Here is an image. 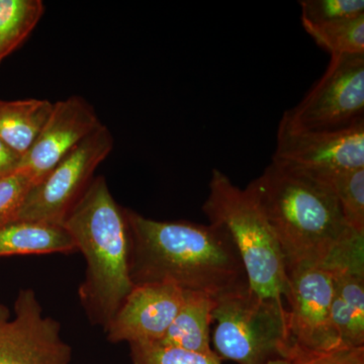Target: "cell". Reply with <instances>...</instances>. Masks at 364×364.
<instances>
[{"label": "cell", "mask_w": 364, "mask_h": 364, "mask_svg": "<svg viewBox=\"0 0 364 364\" xmlns=\"http://www.w3.org/2000/svg\"><path fill=\"white\" fill-rule=\"evenodd\" d=\"M301 171L331 189L338 200L347 226L364 234V168Z\"/></svg>", "instance_id": "17"}, {"label": "cell", "mask_w": 364, "mask_h": 364, "mask_svg": "<svg viewBox=\"0 0 364 364\" xmlns=\"http://www.w3.org/2000/svg\"><path fill=\"white\" fill-rule=\"evenodd\" d=\"M186 291L170 282L134 286L105 328L112 343H157L183 305Z\"/></svg>", "instance_id": "12"}, {"label": "cell", "mask_w": 364, "mask_h": 364, "mask_svg": "<svg viewBox=\"0 0 364 364\" xmlns=\"http://www.w3.org/2000/svg\"><path fill=\"white\" fill-rule=\"evenodd\" d=\"M47 100H0V139L21 158L31 149L51 114Z\"/></svg>", "instance_id": "16"}, {"label": "cell", "mask_w": 364, "mask_h": 364, "mask_svg": "<svg viewBox=\"0 0 364 364\" xmlns=\"http://www.w3.org/2000/svg\"><path fill=\"white\" fill-rule=\"evenodd\" d=\"M246 189L272 227L287 272L325 262L352 230L331 189L301 170L272 162Z\"/></svg>", "instance_id": "2"}, {"label": "cell", "mask_w": 364, "mask_h": 364, "mask_svg": "<svg viewBox=\"0 0 364 364\" xmlns=\"http://www.w3.org/2000/svg\"><path fill=\"white\" fill-rule=\"evenodd\" d=\"M272 162L305 171L364 168V119L332 131L294 130L279 123Z\"/></svg>", "instance_id": "10"}, {"label": "cell", "mask_w": 364, "mask_h": 364, "mask_svg": "<svg viewBox=\"0 0 364 364\" xmlns=\"http://www.w3.org/2000/svg\"><path fill=\"white\" fill-rule=\"evenodd\" d=\"M86 260L79 296L91 322H111L134 284L126 208L112 198L105 177L91 181L62 223Z\"/></svg>", "instance_id": "3"}, {"label": "cell", "mask_w": 364, "mask_h": 364, "mask_svg": "<svg viewBox=\"0 0 364 364\" xmlns=\"http://www.w3.org/2000/svg\"><path fill=\"white\" fill-rule=\"evenodd\" d=\"M203 212L212 224L224 228L245 270L249 289L260 298L284 304L289 294L286 261L267 218L248 193L214 169Z\"/></svg>", "instance_id": "4"}, {"label": "cell", "mask_w": 364, "mask_h": 364, "mask_svg": "<svg viewBox=\"0 0 364 364\" xmlns=\"http://www.w3.org/2000/svg\"><path fill=\"white\" fill-rule=\"evenodd\" d=\"M267 364H301L296 359L291 358H277L273 360L268 361Z\"/></svg>", "instance_id": "25"}, {"label": "cell", "mask_w": 364, "mask_h": 364, "mask_svg": "<svg viewBox=\"0 0 364 364\" xmlns=\"http://www.w3.org/2000/svg\"><path fill=\"white\" fill-rule=\"evenodd\" d=\"M217 299L207 294L186 291L183 305L157 343L183 350L217 355L210 347V324Z\"/></svg>", "instance_id": "15"}, {"label": "cell", "mask_w": 364, "mask_h": 364, "mask_svg": "<svg viewBox=\"0 0 364 364\" xmlns=\"http://www.w3.org/2000/svg\"><path fill=\"white\" fill-rule=\"evenodd\" d=\"M74 251L75 243L62 225L21 219L0 224V257Z\"/></svg>", "instance_id": "14"}, {"label": "cell", "mask_w": 364, "mask_h": 364, "mask_svg": "<svg viewBox=\"0 0 364 364\" xmlns=\"http://www.w3.org/2000/svg\"><path fill=\"white\" fill-rule=\"evenodd\" d=\"M21 157L18 153L11 150L4 141L0 139V176L11 173L18 168Z\"/></svg>", "instance_id": "24"}, {"label": "cell", "mask_w": 364, "mask_h": 364, "mask_svg": "<svg viewBox=\"0 0 364 364\" xmlns=\"http://www.w3.org/2000/svg\"><path fill=\"white\" fill-rule=\"evenodd\" d=\"M213 342L221 359L267 364L291 358L289 312L284 304L260 298L249 287L217 299Z\"/></svg>", "instance_id": "5"}, {"label": "cell", "mask_w": 364, "mask_h": 364, "mask_svg": "<svg viewBox=\"0 0 364 364\" xmlns=\"http://www.w3.org/2000/svg\"><path fill=\"white\" fill-rule=\"evenodd\" d=\"M325 263L332 274V320L342 347H364V234L349 230Z\"/></svg>", "instance_id": "11"}, {"label": "cell", "mask_w": 364, "mask_h": 364, "mask_svg": "<svg viewBox=\"0 0 364 364\" xmlns=\"http://www.w3.org/2000/svg\"><path fill=\"white\" fill-rule=\"evenodd\" d=\"M112 148V133L102 124L31 188L14 219L62 225Z\"/></svg>", "instance_id": "7"}, {"label": "cell", "mask_w": 364, "mask_h": 364, "mask_svg": "<svg viewBox=\"0 0 364 364\" xmlns=\"http://www.w3.org/2000/svg\"><path fill=\"white\" fill-rule=\"evenodd\" d=\"M291 359H296L301 364H364V347H342L326 353L298 355Z\"/></svg>", "instance_id": "23"}, {"label": "cell", "mask_w": 364, "mask_h": 364, "mask_svg": "<svg viewBox=\"0 0 364 364\" xmlns=\"http://www.w3.org/2000/svg\"><path fill=\"white\" fill-rule=\"evenodd\" d=\"M364 53L331 55L322 77L280 124L301 131H332L363 121Z\"/></svg>", "instance_id": "6"}, {"label": "cell", "mask_w": 364, "mask_h": 364, "mask_svg": "<svg viewBox=\"0 0 364 364\" xmlns=\"http://www.w3.org/2000/svg\"><path fill=\"white\" fill-rule=\"evenodd\" d=\"M44 11L41 0H0V62L25 42Z\"/></svg>", "instance_id": "18"}, {"label": "cell", "mask_w": 364, "mask_h": 364, "mask_svg": "<svg viewBox=\"0 0 364 364\" xmlns=\"http://www.w3.org/2000/svg\"><path fill=\"white\" fill-rule=\"evenodd\" d=\"M126 214L134 286L170 282L215 299L249 287L240 256L224 228L155 221L129 208Z\"/></svg>", "instance_id": "1"}, {"label": "cell", "mask_w": 364, "mask_h": 364, "mask_svg": "<svg viewBox=\"0 0 364 364\" xmlns=\"http://www.w3.org/2000/svg\"><path fill=\"white\" fill-rule=\"evenodd\" d=\"M33 186L32 176L23 169L0 176V224L16 218Z\"/></svg>", "instance_id": "22"}, {"label": "cell", "mask_w": 364, "mask_h": 364, "mask_svg": "<svg viewBox=\"0 0 364 364\" xmlns=\"http://www.w3.org/2000/svg\"><path fill=\"white\" fill-rule=\"evenodd\" d=\"M130 348L133 364H222L218 355H205L159 344H131Z\"/></svg>", "instance_id": "20"}, {"label": "cell", "mask_w": 364, "mask_h": 364, "mask_svg": "<svg viewBox=\"0 0 364 364\" xmlns=\"http://www.w3.org/2000/svg\"><path fill=\"white\" fill-rule=\"evenodd\" d=\"M306 32L331 55L363 54L364 14L324 23H303Z\"/></svg>", "instance_id": "19"}, {"label": "cell", "mask_w": 364, "mask_h": 364, "mask_svg": "<svg viewBox=\"0 0 364 364\" xmlns=\"http://www.w3.org/2000/svg\"><path fill=\"white\" fill-rule=\"evenodd\" d=\"M0 63H1V62H0Z\"/></svg>", "instance_id": "26"}, {"label": "cell", "mask_w": 364, "mask_h": 364, "mask_svg": "<svg viewBox=\"0 0 364 364\" xmlns=\"http://www.w3.org/2000/svg\"><path fill=\"white\" fill-rule=\"evenodd\" d=\"M71 355L61 325L44 316L33 289L18 293L14 318L0 304V364H69Z\"/></svg>", "instance_id": "9"}, {"label": "cell", "mask_w": 364, "mask_h": 364, "mask_svg": "<svg viewBox=\"0 0 364 364\" xmlns=\"http://www.w3.org/2000/svg\"><path fill=\"white\" fill-rule=\"evenodd\" d=\"M287 277L291 358L342 348L332 320V274L327 264L296 267Z\"/></svg>", "instance_id": "8"}, {"label": "cell", "mask_w": 364, "mask_h": 364, "mask_svg": "<svg viewBox=\"0 0 364 364\" xmlns=\"http://www.w3.org/2000/svg\"><path fill=\"white\" fill-rule=\"evenodd\" d=\"M301 23L324 25L364 14L363 0H304L299 1Z\"/></svg>", "instance_id": "21"}, {"label": "cell", "mask_w": 364, "mask_h": 364, "mask_svg": "<svg viewBox=\"0 0 364 364\" xmlns=\"http://www.w3.org/2000/svg\"><path fill=\"white\" fill-rule=\"evenodd\" d=\"M100 124L97 112L82 97L74 95L55 102L44 128L21 158L18 168L26 170L37 184Z\"/></svg>", "instance_id": "13"}]
</instances>
